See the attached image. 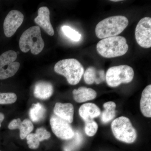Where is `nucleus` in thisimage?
I'll list each match as a JSON object with an SVG mask.
<instances>
[{
    "mask_svg": "<svg viewBox=\"0 0 151 151\" xmlns=\"http://www.w3.org/2000/svg\"><path fill=\"white\" fill-rule=\"evenodd\" d=\"M128 19L124 16L109 17L99 22L95 27V34L99 39L119 35L129 25Z\"/></svg>",
    "mask_w": 151,
    "mask_h": 151,
    "instance_id": "nucleus-1",
    "label": "nucleus"
},
{
    "mask_svg": "<svg viewBox=\"0 0 151 151\" xmlns=\"http://www.w3.org/2000/svg\"><path fill=\"white\" fill-rule=\"evenodd\" d=\"M129 47L126 39L121 36L103 39L96 46L98 53L105 58L122 56L127 53Z\"/></svg>",
    "mask_w": 151,
    "mask_h": 151,
    "instance_id": "nucleus-2",
    "label": "nucleus"
},
{
    "mask_svg": "<svg viewBox=\"0 0 151 151\" xmlns=\"http://www.w3.org/2000/svg\"><path fill=\"white\" fill-rule=\"evenodd\" d=\"M19 45L21 51L24 53L29 50L35 55L40 53L44 47L45 43L39 27L35 26L26 30L21 36Z\"/></svg>",
    "mask_w": 151,
    "mask_h": 151,
    "instance_id": "nucleus-3",
    "label": "nucleus"
},
{
    "mask_svg": "<svg viewBox=\"0 0 151 151\" xmlns=\"http://www.w3.org/2000/svg\"><path fill=\"white\" fill-rule=\"evenodd\" d=\"M56 73L65 76L71 85L79 83L84 73L83 65L75 58H68L60 60L54 66Z\"/></svg>",
    "mask_w": 151,
    "mask_h": 151,
    "instance_id": "nucleus-4",
    "label": "nucleus"
},
{
    "mask_svg": "<svg viewBox=\"0 0 151 151\" xmlns=\"http://www.w3.org/2000/svg\"><path fill=\"white\" fill-rule=\"evenodd\" d=\"M113 134L119 140L131 144L137 138V132L129 119L121 116L114 120L111 124Z\"/></svg>",
    "mask_w": 151,
    "mask_h": 151,
    "instance_id": "nucleus-5",
    "label": "nucleus"
},
{
    "mask_svg": "<svg viewBox=\"0 0 151 151\" xmlns=\"http://www.w3.org/2000/svg\"><path fill=\"white\" fill-rule=\"evenodd\" d=\"M134 70L127 65H118L110 68L106 72L105 80L111 87H116L122 84H128L134 78Z\"/></svg>",
    "mask_w": 151,
    "mask_h": 151,
    "instance_id": "nucleus-6",
    "label": "nucleus"
},
{
    "mask_svg": "<svg viewBox=\"0 0 151 151\" xmlns=\"http://www.w3.org/2000/svg\"><path fill=\"white\" fill-rule=\"evenodd\" d=\"M17 54L10 50L0 55V80H4L14 76L19 70L20 64L16 62Z\"/></svg>",
    "mask_w": 151,
    "mask_h": 151,
    "instance_id": "nucleus-7",
    "label": "nucleus"
},
{
    "mask_svg": "<svg viewBox=\"0 0 151 151\" xmlns=\"http://www.w3.org/2000/svg\"><path fill=\"white\" fill-rule=\"evenodd\" d=\"M135 38L139 45L145 48L151 47V18L145 17L141 19L136 26Z\"/></svg>",
    "mask_w": 151,
    "mask_h": 151,
    "instance_id": "nucleus-8",
    "label": "nucleus"
},
{
    "mask_svg": "<svg viewBox=\"0 0 151 151\" xmlns=\"http://www.w3.org/2000/svg\"><path fill=\"white\" fill-rule=\"evenodd\" d=\"M50 124L52 132L58 138L63 140H69L73 138L74 131L70 124L55 115H52Z\"/></svg>",
    "mask_w": 151,
    "mask_h": 151,
    "instance_id": "nucleus-9",
    "label": "nucleus"
},
{
    "mask_svg": "<svg viewBox=\"0 0 151 151\" xmlns=\"http://www.w3.org/2000/svg\"><path fill=\"white\" fill-rule=\"evenodd\" d=\"M24 16L21 12L18 10L11 11L7 15L4 22L5 35L10 37L16 32L23 22Z\"/></svg>",
    "mask_w": 151,
    "mask_h": 151,
    "instance_id": "nucleus-10",
    "label": "nucleus"
},
{
    "mask_svg": "<svg viewBox=\"0 0 151 151\" xmlns=\"http://www.w3.org/2000/svg\"><path fill=\"white\" fill-rule=\"evenodd\" d=\"M50 12L47 7H41L38 10V16L34 21L49 35H54V30L50 21Z\"/></svg>",
    "mask_w": 151,
    "mask_h": 151,
    "instance_id": "nucleus-11",
    "label": "nucleus"
},
{
    "mask_svg": "<svg viewBox=\"0 0 151 151\" xmlns=\"http://www.w3.org/2000/svg\"><path fill=\"white\" fill-rule=\"evenodd\" d=\"M9 129H19L20 131V137L22 139L25 138L31 133L34 129L32 122L29 119H24L22 122L20 119H14L8 125Z\"/></svg>",
    "mask_w": 151,
    "mask_h": 151,
    "instance_id": "nucleus-12",
    "label": "nucleus"
},
{
    "mask_svg": "<svg viewBox=\"0 0 151 151\" xmlns=\"http://www.w3.org/2000/svg\"><path fill=\"white\" fill-rule=\"evenodd\" d=\"M53 111L55 116L65 120L69 124L73 122L74 108L71 103H56Z\"/></svg>",
    "mask_w": 151,
    "mask_h": 151,
    "instance_id": "nucleus-13",
    "label": "nucleus"
},
{
    "mask_svg": "<svg viewBox=\"0 0 151 151\" xmlns=\"http://www.w3.org/2000/svg\"><path fill=\"white\" fill-rule=\"evenodd\" d=\"M53 92L52 84L47 81H38L35 85L33 94L36 98L41 100H47L51 97Z\"/></svg>",
    "mask_w": 151,
    "mask_h": 151,
    "instance_id": "nucleus-14",
    "label": "nucleus"
},
{
    "mask_svg": "<svg viewBox=\"0 0 151 151\" xmlns=\"http://www.w3.org/2000/svg\"><path fill=\"white\" fill-rule=\"evenodd\" d=\"M84 78L86 84H92L95 83L98 84L105 80V71L102 69L97 70L95 68L91 66L86 69Z\"/></svg>",
    "mask_w": 151,
    "mask_h": 151,
    "instance_id": "nucleus-15",
    "label": "nucleus"
},
{
    "mask_svg": "<svg viewBox=\"0 0 151 151\" xmlns=\"http://www.w3.org/2000/svg\"><path fill=\"white\" fill-rule=\"evenodd\" d=\"M78 113L84 122L92 120L100 115V108L95 104L87 103L81 105L78 110Z\"/></svg>",
    "mask_w": 151,
    "mask_h": 151,
    "instance_id": "nucleus-16",
    "label": "nucleus"
},
{
    "mask_svg": "<svg viewBox=\"0 0 151 151\" xmlns=\"http://www.w3.org/2000/svg\"><path fill=\"white\" fill-rule=\"evenodd\" d=\"M74 100L78 103L94 100L97 96V92L94 89L85 87H79L74 89L73 92Z\"/></svg>",
    "mask_w": 151,
    "mask_h": 151,
    "instance_id": "nucleus-17",
    "label": "nucleus"
},
{
    "mask_svg": "<svg viewBox=\"0 0 151 151\" xmlns=\"http://www.w3.org/2000/svg\"><path fill=\"white\" fill-rule=\"evenodd\" d=\"M141 112L145 117H151V85H148L142 92L140 100Z\"/></svg>",
    "mask_w": 151,
    "mask_h": 151,
    "instance_id": "nucleus-18",
    "label": "nucleus"
},
{
    "mask_svg": "<svg viewBox=\"0 0 151 151\" xmlns=\"http://www.w3.org/2000/svg\"><path fill=\"white\" fill-rule=\"evenodd\" d=\"M46 111L42 104L39 103L33 104L29 111L30 118L35 123L40 122L44 119Z\"/></svg>",
    "mask_w": 151,
    "mask_h": 151,
    "instance_id": "nucleus-19",
    "label": "nucleus"
},
{
    "mask_svg": "<svg viewBox=\"0 0 151 151\" xmlns=\"http://www.w3.org/2000/svg\"><path fill=\"white\" fill-rule=\"evenodd\" d=\"M103 107L105 111L102 113L101 121L104 124H106L111 122L116 116V104L114 102L110 101L104 103Z\"/></svg>",
    "mask_w": 151,
    "mask_h": 151,
    "instance_id": "nucleus-20",
    "label": "nucleus"
},
{
    "mask_svg": "<svg viewBox=\"0 0 151 151\" xmlns=\"http://www.w3.org/2000/svg\"><path fill=\"white\" fill-rule=\"evenodd\" d=\"M70 142L65 145L64 147V151H74L78 148L82 143L83 137L81 133L78 131L74 133L73 138L70 139Z\"/></svg>",
    "mask_w": 151,
    "mask_h": 151,
    "instance_id": "nucleus-21",
    "label": "nucleus"
},
{
    "mask_svg": "<svg viewBox=\"0 0 151 151\" xmlns=\"http://www.w3.org/2000/svg\"><path fill=\"white\" fill-rule=\"evenodd\" d=\"M16 94L13 92H0V105H7L15 103L17 100Z\"/></svg>",
    "mask_w": 151,
    "mask_h": 151,
    "instance_id": "nucleus-22",
    "label": "nucleus"
},
{
    "mask_svg": "<svg viewBox=\"0 0 151 151\" xmlns=\"http://www.w3.org/2000/svg\"><path fill=\"white\" fill-rule=\"evenodd\" d=\"M62 30L64 34L71 40L78 42L81 39V35L78 32L68 26L64 25L62 27Z\"/></svg>",
    "mask_w": 151,
    "mask_h": 151,
    "instance_id": "nucleus-23",
    "label": "nucleus"
},
{
    "mask_svg": "<svg viewBox=\"0 0 151 151\" xmlns=\"http://www.w3.org/2000/svg\"><path fill=\"white\" fill-rule=\"evenodd\" d=\"M85 122L84 130L85 133L89 137H93L97 133L98 128V125L93 119L88 120Z\"/></svg>",
    "mask_w": 151,
    "mask_h": 151,
    "instance_id": "nucleus-24",
    "label": "nucleus"
},
{
    "mask_svg": "<svg viewBox=\"0 0 151 151\" xmlns=\"http://www.w3.org/2000/svg\"><path fill=\"white\" fill-rule=\"evenodd\" d=\"M26 138L27 144L30 149H36L39 147L40 141L35 133H30L28 135Z\"/></svg>",
    "mask_w": 151,
    "mask_h": 151,
    "instance_id": "nucleus-25",
    "label": "nucleus"
},
{
    "mask_svg": "<svg viewBox=\"0 0 151 151\" xmlns=\"http://www.w3.org/2000/svg\"><path fill=\"white\" fill-rule=\"evenodd\" d=\"M35 134L38 138L40 142L45 140L47 139L50 138L51 134L49 132H47L46 129L44 128H40L36 131Z\"/></svg>",
    "mask_w": 151,
    "mask_h": 151,
    "instance_id": "nucleus-26",
    "label": "nucleus"
},
{
    "mask_svg": "<svg viewBox=\"0 0 151 151\" xmlns=\"http://www.w3.org/2000/svg\"><path fill=\"white\" fill-rule=\"evenodd\" d=\"M5 119V116L4 114L2 113H0V128L1 126V123L4 121Z\"/></svg>",
    "mask_w": 151,
    "mask_h": 151,
    "instance_id": "nucleus-27",
    "label": "nucleus"
},
{
    "mask_svg": "<svg viewBox=\"0 0 151 151\" xmlns=\"http://www.w3.org/2000/svg\"><path fill=\"white\" fill-rule=\"evenodd\" d=\"M113 1V2H117V1H120V0H115V1H114V0H112V1Z\"/></svg>",
    "mask_w": 151,
    "mask_h": 151,
    "instance_id": "nucleus-28",
    "label": "nucleus"
},
{
    "mask_svg": "<svg viewBox=\"0 0 151 151\" xmlns=\"http://www.w3.org/2000/svg\"></svg>",
    "mask_w": 151,
    "mask_h": 151,
    "instance_id": "nucleus-29",
    "label": "nucleus"
}]
</instances>
